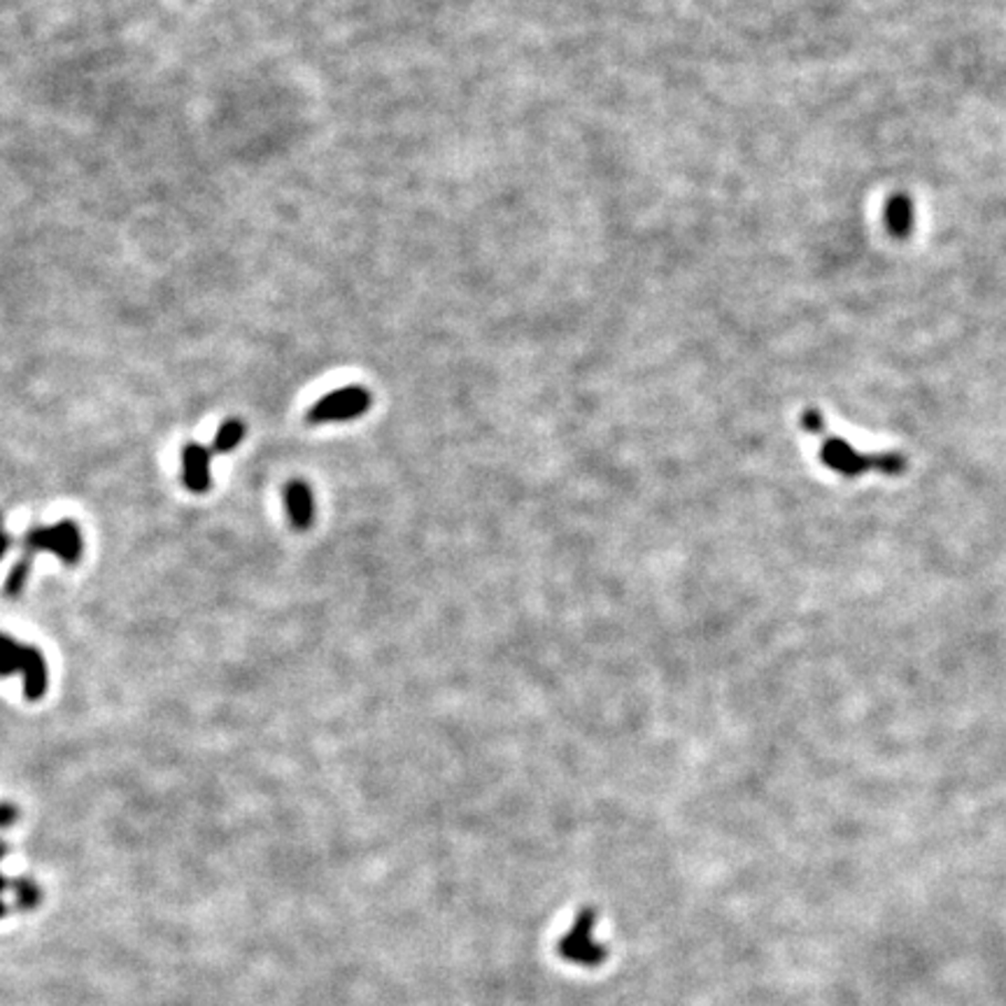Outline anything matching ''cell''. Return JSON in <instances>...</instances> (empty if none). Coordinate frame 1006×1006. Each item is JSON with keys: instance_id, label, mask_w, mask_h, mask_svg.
I'll use <instances>...</instances> for the list:
<instances>
[{"instance_id": "obj_1", "label": "cell", "mask_w": 1006, "mask_h": 1006, "mask_svg": "<svg viewBox=\"0 0 1006 1006\" xmlns=\"http://www.w3.org/2000/svg\"><path fill=\"white\" fill-rule=\"evenodd\" d=\"M21 674L24 676V695L29 702L44 697L50 683L48 662L35 645H24L0 632V678Z\"/></svg>"}, {"instance_id": "obj_2", "label": "cell", "mask_w": 1006, "mask_h": 1006, "mask_svg": "<svg viewBox=\"0 0 1006 1006\" xmlns=\"http://www.w3.org/2000/svg\"><path fill=\"white\" fill-rule=\"evenodd\" d=\"M820 459L824 466H830L832 471L853 478L862 476L867 471H881L888 476H900L906 468V459L898 453H885V455H860L855 453L851 445L841 438H830L824 440L820 447Z\"/></svg>"}, {"instance_id": "obj_3", "label": "cell", "mask_w": 1006, "mask_h": 1006, "mask_svg": "<svg viewBox=\"0 0 1006 1006\" xmlns=\"http://www.w3.org/2000/svg\"><path fill=\"white\" fill-rule=\"evenodd\" d=\"M21 546H24V552L29 554L52 552L65 567H77L84 552L82 531L75 520H61L54 527H35L24 536Z\"/></svg>"}, {"instance_id": "obj_4", "label": "cell", "mask_w": 1006, "mask_h": 1006, "mask_svg": "<svg viewBox=\"0 0 1006 1006\" xmlns=\"http://www.w3.org/2000/svg\"><path fill=\"white\" fill-rule=\"evenodd\" d=\"M597 911L583 909L559 942V955L580 967H599L609 951L597 938Z\"/></svg>"}, {"instance_id": "obj_5", "label": "cell", "mask_w": 1006, "mask_h": 1006, "mask_svg": "<svg viewBox=\"0 0 1006 1006\" xmlns=\"http://www.w3.org/2000/svg\"><path fill=\"white\" fill-rule=\"evenodd\" d=\"M373 404V396L366 387L362 385H345L324 394L318 398L305 413V422L318 427V424H329V422H350L369 413Z\"/></svg>"}, {"instance_id": "obj_6", "label": "cell", "mask_w": 1006, "mask_h": 1006, "mask_svg": "<svg viewBox=\"0 0 1006 1006\" xmlns=\"http://www.w3.org/2000/svg\"><path fill=\"white\" fill-rule=\"evenodd\" d=\"M212 450L200 443H187L183 447V483L194 495H206L212 485L210 476Z\"/></svg>"}, {"instance_id": "obj_7", "label": "cell", "mask_w": 1006, "mask_h": 1006, "mask_svg": "<svg viewBox=\"0 0 1006 1006\" xmlns=\"http://www.w3.org/2000/svg\"><path fill=\"white\" fill-rule=\"evenodd\" d=\"M284 508L294 529L305 531L315 520V497L305 480H289L284 487Z\"/></svg>"}, {"instance_id": "obj_8", "label": "cell", "mask_w": 1006, "mask_h": 1006, "mask_svg": "<svg viewBox=\"0 0 1006 1006\" xmlns=\"http://www.w3.org/2000/svg\"><path fill=\"white\" fill-rule=\"evenodd\" d=\"M913 217H915V212L906 196H894L888 200L885 224L894 236H909L913 229Z\"/></svg>"}, {"instance_id": "obj_9", "label": "cell", "mask_w": 1006, "mask_h": 1006, "mask_svg": "<svg viewBox=\"0 0 1006 1006\" xmlns=\"http://www.w3.org/2000/svg\"><path fill=\"white\" fill-rule=\"evenodd\" d=\"M245 434H248V427H245V422L238 419V417H231L227 422H221V427L217 429L215 434V440H212V447L210 450L212 453H219V455H227V453H234L238 443L245 438Z\"/></svg>"}, {"instance_id": "obj_10", "label": "cell", "mask_w": 1006, "mask_h": 1006, "mask_svg": "<svg viewBox=\"0 0 1006 1006\" xmlns=\"http://www.w3.org/2000/svg\"><path fill=\"white\" fill-rule=\"evenodd\" d=\"M31 562H33V554L24 552V557L19 559V562L12 567L8 580H6V597L8 599H17L21 592H24L27 583H29V575H31Z\"/></svg>"}, {"instance_id": "obj_11", "label": "cell", "mask_w": 1006, "mask_h": 1006, "mask_svg": "<svg viewBox=\"0 0 1006 1006\" xmlns=\"http://www.w3.org/2000/svg\"><path fill=\"white\" fill-rule=\"evenodd\" d=\"M801 427L807 429L809 434H822V432H824V419H822L820 411H816V408L803 411V415H801Z\"/></svg>"}, {"instance_id": "obj_12", "label": "cell", "mask_w": 1006, "mask_h": 1006, "mask_svg": "<svg viewBox=\"0 0 1006 1006\" xmlns=\"http://www.w3.org/2000/svg\"><path fill=\"white\" fill-rule=\"evenodd\" d=\"M17 816H19L17 807H12V803H8V801H0V827L14 824Z\"/></svg>"}, {"instance_id": "obj_13", "label": "cell", "mask_w": 1006, "mask_h": 1006, "mask_svg": "<svg viewBox=\"0 0 1006 1006\" xmlns=\"http://www.w3.org/2000/svg\"><path fill=\"white\" fill-rule=\"evenodd\" d=\"M10 546H12V539H10V533H6V531H0V559H3V557H6V554H8V550H10Z\"/></svg>"}, {"instance_id": "obj_14", "label": "cell", "mask_w": 1006, "mask_h": 1006, "mask_svg": "<svg viewBox=\"0 0 1006 1006\" xmlns=\"http://www.w3.org/2000/svg\"><path fill=\"white\" fill-rule=\"evenodd\" d=\"M0 531H3V516H0Z\"/></svg>"}]
</instances>
